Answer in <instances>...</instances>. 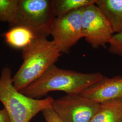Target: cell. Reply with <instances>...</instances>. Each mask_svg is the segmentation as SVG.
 I'll return each mask as SVG.
<instances>
[{
    "mask_svg": "<svg viewBox=\"0 0 122 122\" xmlns=\"http://www.w3.org/2000/svg\"><path fill=\"white\" fill-rule=\"evenodd\" d=\"M104 75L100 72L81 73L51 66L40 77L20 91L31 98L37 99L50 92L61 91L67 95L81 94L97 82Z\"/></svg>",
    "mask_w": 122,
    "mask_h": 122,
    "instance_id": "cell-1",
    "label": "cell"
},
{
    "mask_svg": "<svg viewBox=\"0 0 122 122\" xmlns=\"http://www.w3.org/2000/svg\"><path fill=\"white\" fill-rule=\"evenodd\" d=\"M61 55L53 40L47 38L36 39L22 50L23 61L13 76L14 86L18 91H22L54 65Z\"/></svg>",
    "mask_w": 122,
    "mask_h": 122,
    "instance_id": "cell-2",
    "label": "cell"
},
{
    "mask_svg": "<svg viewBox=\"0 0 122 122\" xmlns=\"http://www.w3.org/2000/svg\"><path fill=\"white\" fill-rule=\"evenodd\" d=\"M54 99H34L23 94L13 85L12 70L5 66L0 76V102L11 122H30L38 113L52 107Z\"/></svg>",
    "mask_w": 122,
    "mask_h": 122,
    "instance_id": "cell-3",
    "label": "cell"
},
{
    "mask_svg": "<svg viewBox=\"0 0 122 122\" xmlns=\"http://www.w3.org/2000/svg\"><path fill=\"white\" fill-rule=\"evenodd\" d=\"M56 18L52 0H19L16 12L10 26H24L38 38H47L51 35Z\"/></svg>",
    "mask_w": 122,
    "mask_h": 122,
    "instance_id": "cell-4",
    "label": "cell"
},
{
    "mask_svg": "<svg viewBox=\"0 0 122 122\" xmlns=\"http://www.w3.org/2000/svg\"><path fill=\"white\" fill-rule=\"evenodd\" d=\"M81 28L83 38L94 48L105 47L114 34L108 19L96 4L82 9Z\"/></svg>",
    "mask_w": 122,
    "mask_h": 122,
    "instance_id": "cell-5",
    "label": "cell"
},
{
    "mask_svg": "<svg viewBox=\"0 0 122 122\" xmlns=\"http://www.w3.org/2000/svg\"><path fill=\"white\" fill-rule=\"evenodd\" d=\"M100 104L81 94L66 95L52 103V108L64 122H91Z\"/></svg>",
    "mask_w": 122,
    "mask_h": 122,
    "instance_id": "cell-6",
    "label": "cell"
},
{
    "mask_svg": "<svg viewBox=\"0 0 122 122\" xmlns=\"http://www.w3.org/2000/svg\"><path fill=\"white\" fill-rule=\"evenodd\" d=\"M82 9L56 17L53 24L50 35L61 53H69L71 48L83 38L81 28Z\"/></svg>",
    "mask_w": 122,
    "mask_h": 122,
    "instance_id": "cell-7",
    "label": "cell"
},
{
    "mask_svg": "<svg viewBox=\"0 0 122 122\" xmlns=\"http://www.w3.org/2000/svg\"><path fill=\"white\" fill-rule=\"evenodd\" d=\"M81 95L100 104L110 100H122V76L109 78L104 76Z\"/></svg>",
    "mask_w": 122,
    "mask_h": 122,
    "instance_id": "cell-8",
    "label": "cell"
},
{
    "mask_svg": "<svg viewBox=\"0 0 122 122\" xmlns=\"http://www.w3.org/2000/svg\"><path fill=\"white\" fill-rule=\"evenodd\" d=\"M3 37L5 42L10 47L22 50L36 39H40L30 30L22 26L10 27L3 34Z\"/></svg>",
    "mask_w": 122,
    "mask_h": 122,
    "instance_id": "cell-9",
    "label": "cell"
},
{
    "mask_svg": "<svg viewBox=\"0 0 122 122\" xmlns=\"http://www.w3.org/2000/svg\"><path fill=\"white\" fill-rule=\"evenodd\" d=\"M96 5L105 14L114 34L122 32V0H96Z\"/></svg>",
    "mask_w": 122,
    "mask_h": 122,
    "instance_id": "cell-10",
    "label": "cell"
},
{
    "mask_svg": "<svg viewBox=\"0 0 122 122\" xmlns=\"http://www.w3.org/2000/svg\"><path fill=\"white\" fill-rule=\"evenodd\" d=\"M91 122H122V100L100 104V109Z\"/></svg>",
    "mask_w": 122,
    "mask_h": 122,
    "instance_id": "cell-11",
    "label": "cell"
},
{
    "mask_svg": "<svg viewBox=\"0 0 122 122\" xmlns=\"http://www.w3.org/2000/svg\"><path fill=\"white\" fill-rule=\"evenodd\" d=\"M96 0H52L54 14L56 17L96 4Z\"/></svg>",
    "mask_w": 122,
    "mask_h": 122,
    "instance_id": "cell-12",
    "label": "cell"
},
{
    "mask_svg": "<svg viewBox=\"0 0 122 122\" xmlns=\"http://www.w3.org/2000/svg\"><path fill=\"white\" fill-rule=\"evenodd\" d=\"M19 0H0V22H7L9 25L13 22Z\"/></svg>",
    "mask_w": 122,
    "mask_h": 122,
    "instance_id": "cell-13",
    "label": "cell"
},
{
    "mask_svg": "<svg viewBox=\"0 0 122 122\" xmlns=\"http://www.w3.org/2000/svg\"><path fill=\"white\" fill-rule=\"evenodd\" d=\"M109 44L108 51L109 53L122 57V32L114 34Z\"/></svg>",
    "mask_w": 122,
    "mask_h": 122,
    "instance_id": "cell-14",
    "label": "cell"
},
{
    "mask_svg": "<svg viewBox=\"0 0 122 122\" xmlns=\"http://www.w3.org/2000/svg\"><path fill=\"white\" fill-rule=\"evenodd\" d=\"M42 112L46 122H64L54 111L52 107L44 109Z\"/></svg>",
    "mask_w": 122,
    "mask_h": 122,
    "instance_id": "cell-15",
    "label": "cell"
},
{
    "mask_svg": "<svg viewBox=\"0 0 122 122\" xmlns=\"http://www.w3.org/2000/svg\"><path fill=\"white\" fill-rule=\"evenodd\" d=\"M0 122H11L5 109H0Z\"/></svg>",
    "mask_w": 122,
    "mask_h": 122,
    "instance_id": "cell-16",
    "label": "cell"
}]
</instances>
